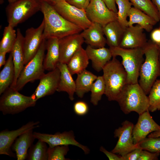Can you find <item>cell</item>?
I'll use <instances>...</instances> for the list:
<instances>
[{
	"label": "cell",
	"instance_id": "42",
	"mask_svg": "<svg viewBox=\"0 0 160 160\" xmlns=\"http://www.w3.org/2000/svg\"><path fill=\"white\" fill-rule=\"evenodd\" d=\"M100 151L104 153L110 160H123L121 156L106 150L103 146H101Z\"/></svg>",
	"mask_w": 160,
	"mask_h": 160
},
{
	"label": "cell",
	"instance_id": "36",
	"mask_svg": "<svg viewBox=\"0 0 160 160\" xmlns=\"http://www.w3.org/2000/svg\"><path fill=\"white\" fill-rule=\"evenodd\" d=\"M69 150L68 145L48 147V160H68L65 156Z\"/></svg>",
	"mask_w": 160,
	"mask_h": 160
},
{
	"label": "cell",
	"instance_id": "7",
	"mask_svg": "<svg viewBox=\"0 0 160 160\" xmlns=\"http://www.w3.org/2000/svg\"><path fill=\"white\" fill-rule=\"evenodd\" d=\"M40 0H17L6 8L8 25L14 28L41 11Z\"/></svg>",
	"mask_w": 160,
	"mask_h": 160
},
{
	"label": "cell",
	"instance_id": "20",
	"mask_svg": "<svg viewBox=\"0 0 160 160\" xmlns=\"http://www.w3.org/2000/svg\"><path fill=\"white\" fill-rule=\"evenodd\" d=\"M84 42L95 48L105 47L106 40L104 36L103 26L96 23H92L87 28L80 33Z\"/></svg>",
	"mask_w": 160,
	"mask_h": 160
},
{
	"label": "cell",
	"instance_id": "5",
	"mask_svg": "<svg viewBox=\"0 0 160 160\" xmlns=\"http://www.w3.org/2000/svg\"><path fill=\"white\" fill-rule=\"evenodd\" d=\"M109 49L112 57H121V63L127 74V84L138 83L140 69L145 60L143 48L127 49L118 47Z\"/></svg>",
	"mask_w": 160,
	"mask_h": 160
},
{
	"label": "cell",
	"instance_id": "8",
	"mask_svg": "<svg viewBox=\"0 0 160 160\" xmlns=\"http://www.w3.org/2000/svg\"><path fill=\"white\" fill-rule=\"evenodd\" d=\"M18 91L10 87L1 95L0 111L4 115L18 113L35 105L36 101L31 96H25Z\"/></svg>",
	"mask_w": 160,
	"mask_h": 160
},
{
	"label": "cell",
	"instance_id": "24",
	"mask_svg": "<svg viewBox=\"0 0 160 160\" xmlns=\"http://www.w3.org/2000/svg\"><path fill=\"white\" fill-rule=\"evenodd\" d=\"M46 46L47 52L44 58V66L45 70L50 71L56 68L59 62V39L56 38L47 39Z\"/></svg>",
	"mask_w": 160,
	"mask_h": 160
},
{
	"label": "cell",
	"instance_id": "38",
	"mask_svg": "<svg viewBox=\"0 0 160 160\" xmlns=\"http://www.w3.org/2000/svg\"><path fill=\"white\" fill-rule=\"evenodd\" d=\"M89 109V106L87 103L83 101H77L73 105V110L75 113L79 116L85 115L88 112Z\"/></svg>",
	"mask_w": 160,
	"mask_h": 160
},
{
	"label": "cell",
	"instance_id": "19",
	"mask_svg": "<svg viewBox=\"0 0 160 160\" xmlns=\"http://www.w3.org/2000/svg\"><path fill=\"white\" fill-rule=\"evenodd\" d=\"M17 37L12 52L15 69V77L13 82L10 87L14 88L17 79L25 64V54L23 47L24 36L20 29L17 30Z\"/></svg>",
	"mask_w": 160,
	"mask_h": 160
},
{
	"label": "cell",
	"instance_id": "18",
	"mask_svg": "<svg viewBox=\"0 0 160 160\" xmlns=\"http://www.w3.org/2000/svg\"><path fill=\"white\" fill-rule=\"evenodd\" d=\"M144 30L137 24L128 26L125 29L119 47L127 49L143 47L148 42Z\"/></svg>",
	"mask_w": 160,
	"mask_h": 160
},
{
	"label": "cell",
	"instance_id": "47",
	"mask_svg": "<svg viewBox=\"0 0 160 160\" xmlns=\"http://www.w3.org/2000/svg\"><path fill=\"white\" fill-rule=\"evenodd\" d=\"M148 137H160V131L153 132L148 135Z\"/></svg>",
	"mask_w": 160,
	"mask_h": 160
},
{
	"label": "cell",
	"instance_id": "44",
	"mask_svg": "<svg viewBox=\"0 0 160 160\" xmlns=\"http://www.w3.org/2000/svg\"><path fill=\"white\" fill-rule=\"evenodd\" d=\"M102 0L110 10L117 13L118 10L116 7V0Z\"/></svg>",
	"mask_w": 160,
	"mask_h": 160
},
{
	"label": "cell",
	"instance_id": "32",
	"mask_svg": "<svg viewBox=\"0 0 160 160\" xmlns=\"http://www.w3.org/2000/svg\"><path fill=\"white\" fill-rule=\"evenodd\" d=\"M133 7L142 11L157 23L160 20L157 10L151 0H129Z\"/></svg>",
	"mask_w": 160,
	"mask_h": 160
},
{
	"label": "cell",
	"instance_id": "4",
	"mask_svg": "<svg viewBox=\"0 0 160 160\" xmlns=\"http://www.w3.org/2000/svg\"><path fill=\"white\" fill-rule=\"evenodd\" d=\"M138 83L127 84L117 101L125 114L135 112L139 115L148 110V97Z\"/></svg>",
	"mask_w": 160,
	"mask_h": 160
},
{
	"label": "cell",
	"instance_id": "9",
	"mask_svg": "<svg viewBox=\"0 0 160 160\" xmlns=\"http://www.w3.org/2000/svg\"><path fill=\"white\" fill-rule=\"evenodd\" d=\"M52 5L64 18L83 30L88 28L92 23L88 18L85 9L79 8L66 1Z\"/></svg>",
	"mask_w": 160,
	"mask_h": 160
},
{
	"label": "cell",
	"instance_id": "41",
	"mask_svg": "<svg viewBox=\"0 0 160 160\" xmlns=\"http://www.w3.org/2000/svg\"><path fill=\"white\" fill-rule=\"evenodd\" d=\"M91 0H68L69 4L79 8L85 9Z\"/></svg>",
	"mask_w": 160,
	"mask_h": 160
},
{
	"label": "cell",
	"instance_id": "17",
	"mask_svg": "<svg viewBox=\"0 0 160 160\" xmlns=\"http://www.w3.org/2000/svg\"><path fill=\"white\" fill-rule=\"evenodd\" d=\"M84 42V39L80 33L69 35L59 39V62L67 64Z\"/></svg>",
	"mask_w": 160,
	"mask_h": 160
},
{
	"label": "cell",
	"instance_id": "52",
	"mask_svg": "<svg viewBox=\"0 0 160 160\" xmlns=\"http://www.w3.org/2000/svg\"><path fill=\"white\" fill-rule=\"evenodd\" d=\"M159 28H160V26Z\"/></svg>",
	"mask_w": 160,
	"mask_h": 160
},
{
	"label": "cell",
	"instance_id": "30",
	"mask_svg": "<svg viewBox=\"0 0 160 160\" xmlns=\"http://www.w3.org/2000/svg\"><path fill=\"white\" fill-rule=\"evenodd\" d=\"M17 37L14 28L8 25L5 27L3 37L0 42V52H10L12 50Z\"/></svg>",
	"mask_w": 160,
	"mask_h": 160
},
{
	"label": "cell",
	"instance_id": "25",
	"mask_svg": "<svg viewBox=\"0 0 160 160\" xmlns=\"http://www.w3.org/2000/svg\"><path fill=\"white\" fill-rule=\"evenodd\" d=\"M128 17V26L137 24L148 32L151 31L157 23L149 15L133 6L130 10Z\"/></svg>",
	"mask_w": 160,
	"mask_h": 160
},
{
	"label": "cell",
	"instance_id": "31",
	"mask_svg": "<svg viewBox=\"0 0 160 160\" xmlns=\"http://www.w3.org/2000/svg\"><path fill=\"white\" fill-rule=\"evenodd\" d=\"M47 143L38 140L29 148L26 159L28 160H48V149Z\"/></svg>",
	"mask_w": 160,
	"mask_h": 160
},
{
	"label": "cell",
	"instance_id": "35",
	"mask_svg": "<svg viewBox=\"0 0 160 160\" xmlns=\"http://www.w3.org/2000/svg\"><path fill=\"white\" fill-rule=\"evenodd\" d=\"M90 91V102L93 105H97L105 92V85L103 76H97L93 83Z\"/></svg>",
	"mask_w": 160,
	"mask_h": 160
},
{
	"label": "cell",
	"instance_id": "50",
	"mask_svg": "<svg viewBox=\"0 0 160 160\" xmlns=\"http://www.w3.org/2000/svg\"><path fill=\"white\" fill-rule=\"evenodd\" d=\"M9 3H12L13 2L17 0H7Z\"/></svg>",
	"mask_w": 160,
	"mask_h": 160
},
{
	"label": "cell",
	"instance_id": "45",
	"mask_svg": "<svg viewBox=\"0 0 160 160\" xmlns=\"http://www.w3.org/2000/svg\"><path fill=\"white\" fill-rule=\"evenodd\" d=\"M7 54L5 52H0V68L3 65H4L6 62V55Z\"/></svg>",
	"mask_w": 160,
	"mask_h": 160
},
{
	"label": "cell",
	"instance_id": "51",
	"mask_svg": "<svg viewBox=\"0 0 160 160\" xmlns=\"http://www.w3.org/2000/svg\"><path fill=\"white\" fill-rule=\"evenodd\" d=\"M159 62H160V52H159Z\"/></svg>",
	"mask_w": 160,
	"mask_h": 160
},
{
	"label": "cell",
	"instance_id": "10",
	"mask_svg": "<svg viewBox=\"0 0 160 160\" xmlns=\"http://www.w3.org/2000/svg\"><path fill=\"white\" fill-rule=\"evenodd\" d=\"M133 123L127 120L121 124V126L116 129L114 137L118 138L117 143L112 152L123 156L138 147V144L134 143L132 130Z\"/></svg>",
	"mask_w": 160,
	"mask_h": 160
},
{
	"label": "cell",
	"instance_id": "29",
	"mask_svg": "<svg viewBox=\"0 0 160 160\" xmlns=\"http://www.w3.org/2000/svg\"><path fill=\"white\" fill-rule=\"evenodd\" d=\"M15 77L13 56L11 52L4 67L0 73V95L12 84Z\"/></svg>",
	"mask_w": 160,
	"mask_h": 160
},
{
	"label": "cell",
	"instance_id": "27",
	"mask_svg": "<svg viewBox=\"0 0 160 160\" xmlns=\"http://www.w3.org/2000/svg\"><path fill=\"white\" fill-rule=\"evenodd\" d=\"M97 76L86 69L77 74L75 81L76 93L79 98H82L85 94L90 91L94 81Z\"/></svg>",
	"mask_w": 160,
	"mask_h": 160
},
{
	"label": "cell",
	"instance_id": "23",
	"mask_svg": "<svg viewBox=\"0 0 160 160\" xmlns=\"http://www.w3.org/2000/svg\"><path fill=\"white\" fill-rule=\"evenodd\" d=\"M33 130H30L21 135L13 143L11 148L15 152L17 160L26 159L28 150L36 139Z\"/></svg>",
	"mask_w": 160,
	"mask_h": 160
},
{
	"label": "cell",
	"instance_id": "1",
	"mask_svg": "<svg viewBox=\"0 0 160 160\" xmlns=\"http://www.w3.org/2000/svg\"><path fill=\"white\" fill-rule=\"evenodd\" d=\"M41 11L44 15V39L56 38L59 39L69 35L79 33L83 31L64 18L51 4L41 2Z\"/></svg>",
	"mask_w": 160,
	"mask_h": 160
},
{
	"label": "cell",
	"instance_id": "3",
	"mask_svg": "<svg viewBox=\"0 0 160 160\" xmlns=\"http://www.w3.org/2000/svg\"><path fill=\"white\" fill-rule=\"evenodd\" d=\"M105 85V95L108 100L117 101L127 84V74L121 63L113 57L103 69Z\"/></svg>",
	"mask_w": 160,
	"mask_h": 160
},
{
	"label": "cell",
	"instance_id": "16",
	"mask_svg": "<svg viewBox=\"0 0 160 160\" xmlns=\"http://www.w3.org/2000/svg\"><path fill=\"white\" fill-rule=\"evenodd\" d=\"M160 131V126L150 115L148 110L139 115L137 121L134 125L132 136L134 143L137 144L151 133Z\"/></svg>",
	"mask_w": 160,
	"mask_h": 160
},
{
	"label": "cell",
	"instance_id": "40",
	"mask_svg": "<svg viewBox=\"0 0 160 160\" xmlns=\"http://www.w3.org/2000/svg\"><path fill=\"white\" fill-rule=\"evenodd\" d=\"M142 150V149L138 146L127 154L121 156L123 160H138Z\"/></svg>",
	"mask_w": 160,
	"mask_h": 160
},
{
	"label": "cell",
	"instance_id": "48",
	"mask_svg": "<svg viewBox=\"0 0 160 160\" xmlns=\"http://www.w3.org/2000/svg\"><path fill=\"white\" fill-rule=\"evenodd\" d=\"M68 0H52V4H55L58 2H59L60 1H67Z\"/></svg>",
	"mask_w": 160,
	"mask_h": 160
},
{
	"label": "cell",
	"instance_id": "46",
	"mask_svg": "<svg viewBox=\"0 0 160 160\" xmlns=\"http://www.w3.org/2000/svg\"><path fill=\"white\" fill-rule=\"evenodd\" d=\"M156 8L160 17V0H151Z\"/></svg>",
	"mask_w": 160,
	"mask_h": 160
},
{
	"label": "cell",
	"instance_id": "12",
	"mask_svg": "<svg viewBox=\"0 0 160 160\" xmlns=\"http://www.w3.org/2000/svg\"><path fill=\"white\" fill-rule=\"evenodd\" d=\"M44 25L43 20L38 27L28 28L25 31L23 42L25 65L36 55L44 39L43 33Z\"/></svg>",
	"mask_w": 160,
	"mask_h": 160
},
{
	"label": "cell",
	"instance_id": "39",
	"mask_svg": "<svg viewBox=\"0 0 160 160\" xmlns=\"http://www.w3.org/2000/svg\"><path fill=\"white\" fill-rule=\"evenodd\" d=\"M160 154V153H152L143 150L138 160H158Z\"/></svg>",
	"mask_w": 160,
	"mask_h": 160
},
{
	"label": "cell",
	"instance_id": "37",
	"mask_svg": "<svg viewBox=\"0 0 160 160\" xmlns=\"http://www.w3.org/2000/svg\"><path fill=\"white\" fill-rule=\"evenodd\" d=\"M137 144L142 150L152 153H160V137H147Z\"/></svg>",
	"mask_w": 160,
	"mask_h": 160
},
{
	"label": "cell",
	"instance_id": "43",
	"mask_svg": "<svg viewBox=\"0 0 160 160\" xmlns=\"http://www.w3.org/2000/svg\"><path fill=\"white\" fill-rule=\"evenodd\" d=\"M151 41L158 46L160 49V28H156L151 34Z\"/></svg>",
	"mask_w": 160,
	"mask_h": 160
},
{
	"label": "cell",
	"instance_id": "22",
	"mask_svg": "<svg viewBox=\"0 0 160 160\" xmlns=\"http://www.w3.org/2000/svg\"><path fill=\"white\" fill-rule=\"evenodd\" d=\"M57 67L59 69L60 77L57 91L64 92L67 93L70 100L74 99V95L76 92V83L69 71L67 64L59 62Z\"/></svg>",
	"mask_w": 160,
	"mask_h": 160
},
{
	"label": "cell",
	"instance_id": "33",
	"mask_svg": "<svg viewBox=\"0 0 160 160\" xmlns=\"http://www.w3.org/2000/svg\"><path fill=\"white\" fill-rule=\"evenodd\" d=\"M116 3L118 9L117 20L123 28L125 29L128 26L127 18L132 4L129 0H116Z\"/></svg>",
	"mask_w": 160,
	"mask_h": 160
},
{
	"label": "cell",
	"instance_id": "15",
	"mask_svg": "<svg viewBox=\"0 0 160 160\" xmlns=\"http://www.w3.org/2000/svg\"><path fill=\"white\" fill-rule=\"evenodd\" d=\"M60 72L57 67L55 69L45 74L39 79L38 85L31 95L36 101L47 96L53 94L57 89Z\"/></svg>",
	"mask_w": 160,
	"mask_h": 160
},
{
	"label": "cell",
	"instance_id": "49",
	"mask_svg": "<svg viewBox=\"0 0 160 160\" xmlns=\"http://www.w3.org/2000/svg\"><path fill=\"white\" fill-rule=\"evenodd\" d=\"M41 2L44 1L52 4V0H40Z\"/></svg>",
	"mask_w": 160,
	"mask_h": 160
},
{
	"label": "cell",
	"instance_id": "2",
	"mask_svg": "<svg viewBox=\"0 0 160 160\" xmlns=\"http://www.w3.org/2000/svg\"><path fill=\"white\" fill-rule=\"evenodd\" d=\"M145 58L139 72L138 84L147 95L160 75L159 54L160 49L151 40L143 47Z\"/></svg>",
	"mask_w": 160,
	"mask_h": 160
},
{
	"label": "cell",
	"instance_id": "11",
	"mask_svg": "<svg viewBox=\"0 0 160 160\" xmlns=\"http://www.w3.org/2000/svg\"><path fill=\"white\" fill-rule=\"evenodd\" d=\"M33 135L36 139L46 143L49 147L71 145L80 148L85 154H89L90 151L87 147L82 145L76 140L72 130L62 132H57L54 134L33 132Z\"/></svg>",
	"mask_w": 160,
	"mask_h": 160
},
{
	"label": "cell",
	"instance_id": "26",
	"mask_svg": "<svg viewBox=\"0 0 160 160\" xmlns=\"http://www.w3.org/2000/svg\"><path fill=\"white\" fill-rule=\"evenodd\" d=\"M125 29L117 20L110 22L103 27L106 44L109 47H119Z\"/></svg>",
	"mask_w": 160,
	"mask_h": 160
},
{
	"label": "cell",
	"instance_id": "28",
	"mask_svg": "<svg viewBox=\"0 0 160 160\" xmlns=\"http://www.w3.org/2000/svg\"><path fill=\"white\" fill-rule=\"evenodd\" d=\"M89 60L85 49L82 47L75 53L67 64L72 75L78 74L86 70Z\"/></svg>",
	"mask_w": 160,
	"mask_h": 160
},
{
	"label": "cell",
	"instance_id": "21",
	"mask_svg": "<svg viewBox=\"0 0 160 160\" xmlns=\"http://www.w3.org/2000/svg\"><path fill=\"white\" fill-rule=\"evenodd\" d=\"M85 50L89 60L91 61L92 68L98 72L103 70L112 57L109 48L105 47L95 48L88 45Z\"/></svg>",
	"mask_w": 160,
	"mask_h": 160
},
{
	"label": "cell",
	"instance_id": "13",
	"mask_svg": "<svg viewBox=\"0 0 160 160\" xmlns=\"http://www.w3.org/2000/svg\"><path fill=\"white\" fill-rule=\"evenodd\" d=\"M85 11L92 23H97L103 27L117 20V13L110 10L102 0H91Z\"/></svg>",
	"mask_w": 160,
	"mask_h": 160
},
{
	"label": "cell",
	"instance_id": "6",
	"mask_svg": "<svg viewBox=\"0 0 160 160\" xmlns=\"http://www.w3.org/2000/svg\"><path fill=\"white\" fill-rule=\"evenodd\" d=\"M46 41V39L43 40L36 55L24 65L14 87L17 91L21 90L28 82L40 79L45 74L43 63Z\"/></svg>",
	"mask_w": 160,
	"mask_h": 160
},
{
	"label": "cell",
	"instance_id": "34",
	"mask_svg": "<svg viewBox=\"0 0 160 160\" xmlns=\"http://www.w3.org/2000/svg\"><path fill=\"white\" fill-rule=\"evenodd\" d=\"M149 112L160 110V79H156L148 94Z\"/></svg>",
	"mask_w": 160,
	"mask_h": 160
},
{
	"label": "cell",
	"instance_id": "14",
	"mask_svg": "<svg viewBox=\"0 0 160 160\" xmlns=\"http://www.w3.org/2000/svg\"><path fill=\"white\" fill-rule=\"evenodd\" d=\"M39 121H30L15 130L5 129L0 132V154L11 157L15 156L11 150L12 146L16 139L21 135L31 129L39 127Z\"/></svg>",
	"mask_w": 160,
	"mask_h": 160
}]
</instances>
